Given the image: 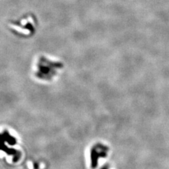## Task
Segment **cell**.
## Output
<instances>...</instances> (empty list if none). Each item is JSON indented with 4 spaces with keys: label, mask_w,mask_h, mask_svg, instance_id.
I'll return each instance as SVG.
<instances>
[{
    "label": "cell",
    "mask_w": 169,
    "mask_h": 169,
    "mask_svg": "<svg viewBox=\"0 0 169 169\" xmlns=\"http://www.w3.org/2000/svg\"><path fill=\"white\" fill-rule=\"evenodd\" d=\"M63 63L58 58L40 54L33 61L32 72L35 78L41 80H52L63 69Z\"/></svg>",
    "instance_id": "1"
},
{
    "label": "cell",
    "mask_w": 169,
    "mask_h": 169,
    "mask_svg": "<svg viewBox=\"0 0 169 169\" xmlns=\"http://www.w3.org/2000/svg\"><path fill=\"white\" fill-rule=\"evenodd\" d=\"M11 31L21 37H30L36 31L37 21L32 14H26L16 21H11L8 24Z\"/></svg>",
    "instance_id": "2"
}]
</instances>
